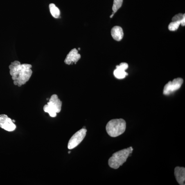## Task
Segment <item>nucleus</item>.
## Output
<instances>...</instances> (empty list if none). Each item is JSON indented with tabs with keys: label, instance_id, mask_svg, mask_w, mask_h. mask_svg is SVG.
Masks as SVG:
<instances>
[{
	"label": "nucleus",
	"instance_id": "obj_1",
	"mask_svg": "<svg viewBox=\"0 0 185 185\" xmlns=\"http://www.w3.org/2000/svg\"><path fill=\"white\" fill-rule=\"evenodd\" d=\"M31 64H24L17 66H9L10 74L14 85L20 87L29 80L32 74Z\"/></svg>",
	"mask_w": 185,
	"mask_h": 185
},
{
	"label": "nucleus",
	"instance_id": "obj_2",
	"mask_svg": "<svg viewBox=\"0 0 185 185\" xmlns=\"http://www.w3.org/2000/svg\"><path fill=\"white\" fill-rule=\"evenodd\" d=\"M133 149L132 147L123 149L115 152L108 160V165L111 168L117 169L126 162L127 158L132 153Z\"/></svg>",
	"mask_w": 185,
	"mask_h": 185
},
{
	"label": "nucleus",
	"instance_id": "obj_3",
	"mask_svg": "<svg viewBox=\"0 0 185 185\" xmlns=\"http://www.w3.org/2000/svg\"><path fill=\"white\" fill-rule=\"evenodd\" d=\"M126 123L123 119L111 120L107 123L106 130L112 137H116L123 134L125 130Z\"/></svg>",
	"mask_w": 185,
	"mask_h": 185
},
{
	"label": "nucleus",
	"instance_id": "obj_4",
	"mask_svg": "<svg viewBox=\"0 0 185 185\" xmlns=\"http://www.w3.org/2000/svg\"><path fill=\"white\" fill-rule=\"evenodd\" d=\"M87 132V129L82 128L73 134L68 142V148L72 150L78 146L85 138Z\"/></svg>",
	"mask_w": 185,
	"mask_h": 185
},
{
	"label": "nucleus",
	"instance_id": "obj_5",
	"mask_svg": "<svg viewBox=\"0 0 185 185\" xmlns=\"http://www.w3.org/2000/svg\"><path fill=\"white\" fill-rule=\"evenodd\" d=\"M183 83V80L181 78L174 79L172 81L169 82L165 86L163 93L164 95H169L180 88Z\"/></svg>",
	"mask_w": 185,
	"mask_h": 185
},
{
	"label": "nucleus",
	"instance_id": "obj_6",
	"mask_svg": "<svg viewBox=\"0 0 185 185\" xmlns=\"http://www.w3.org/2000/svg\"><path fill=\"white\" fill-rule=\"evenodd\" d=\"M0 127L9 132L13 131L16 129V125L11 119L6 115H0Z\"/></svg>",
	"mask_w": 185,
	"mask_h": 185
},
{
	"label": "nucleus",
	"instance_id": "obj_7",
	"mask_svg": "<svg viewBox=\"0 0 185 185\" xmlns=\"http://www.w3.org/2000/svg\"><path fill=\"white\" fill-rule=\"evenodd\" d=\"M81 55L78 53V52L76 48L72 49L68 54L64 60V63L68 65L73 63L76 64L81 58Z\"/></svg>",
	"mask_w": 185,
	"mask_h": 185
},
{
	"label": "nucleus",
	"instance_id": "obj_8",
	"mask_svg": "<svg viewBox=\"0 0 185 185\" xmlns=\"http://www.w3.org/2000/svg\"><path fill=\"white\" fill-rule=\"evenodd\" d=\"M49 101L47 103V105L57 113L60 112L62 109V103L58 96L56 94L52 95Z\"/></svg>",
	"mask_w": 185,
	"mask_h": 185
},
{
	"label": "nucleus",
	"instance_id": "obj_9",
	"mask_svg": "<svg viewBox=\"0 0 185 185\" xmlns=\"http://www.w3.org/2000/svg\"><path fill=\"white\" fill-rule=\"evenodd\" d=\"M128 68V65L126 63L122 62L119 65L116 66V69L114 72L115 77L118 79H123L128 75L125 71Z\"/></svg>",
	"mask_w": 185,
	"mask_h": 185
},
{
	"label": "nucleus",
	"instance_id": "obj_10",
	"mask_svg": "<svg viewBox=\"0 0 185 185\" xmlns=\"http://www.w3.org/2000/svg\"><path fill=\"white\" fill-rule=\"evenodd\" d=\"M175 175L177 182L180 185H185V168L177 167L175 169Z\"/></svg>",
	"mask_w": 185,
	"mask_h": 185
},
{
	"label": "nucleus",
	"instance_id": "obj_11",
	"mask_svg": "<svg viewBox=\"0 0 185 185\" xmlns=\"http://www.w3.org/2000/svg\"><path fill=\"white\" fill-rule=\"evenodd\" d=\"M111 35L115 40L117 41L121 40L124 35L123 28L118 26H114L111 29Z\"/></svg>",
	"mask_w": 185,
	"mask_h": 185
},
{
	"label": "nucleus",
	"instance_id": "obj_12",
	"mask_svg": "<svg viewBox=\"0 0 185 185\" xmlns=\"http://www.w3.org/2000/svg\"><path fill=\"white\" fill-rule=\"evenodd\" d=\"M49 8L51 15L54 18H57L60 15V11L58 7L54 3H51L49 5Z\"/></svg>",
	"mask_w": 185,
	"mask_h": 185
},
{
	"label": "nucleus",
	"instance_id": "obj_13",
	"mask_svg": "<svg viewBox=\"0 0 185 185\" xmlns=\"http://www.w3.org/2000/svg\"><path fill=\"white\" fill-rule=\"evenodd\" d=\"M123 0H114L112 8L113 15H114L119 9L121 7L123 4Z\"/></svg>",
	"mask_w": 185,
	"mask_h": 185
},
{
	"label": "nucleus",
	"instance_id": "obj_14",
	"mask_svg": "<svg viewBox=\"0 0 185 185\" xmlns=\"http://www.w3.org/2000/svg\"><path fill=\"white\" fill-rule=\"evenodd\" d=\"M43 110L45 112L48 113L52 117H55L57 116V113L47 104L44 106Z\"/></svg>",
	"mask_w": 185,
	"mask_h": 185
},
{
	"label": "nucleus",
	"instance_id": "obj_15",
	"mask_svg": "<svg viewBox=\"0 0 185 185\" xmlns=\"http://www.w3.org/2000/svg\"><path fill=\"white\" fill-rule=\"evenodd\" d=\"M180 24L181 23L180 21H172L169 25L168 29L170 31H175L178 28Z\"/></svg>",
	"mask_w": 185,
	"mask_h": 185
},
{
	"label": "nucleus",
	"instance_id": "obj_16",
	"mask_svg": "<svg viewBox=\"0 0 185 185\" xmlns=\"http://www.w3.org/2000/svg\"><path fill=\"white\" fill-rule=\"evenodd\" d=\"M184 15H185V14H184L181 13L178 14L172 18V21H180V22L184 18Z\"/></svg>",
	"mask_w": 185,
	"mask_h": 185
},
{
	"label": "nucleus",
	"instance_id": "obj_17",
	"mask_svg": "<svg viewBox=\"0 0 185 185\" xmlns=\"http://www.w3.org/2000/svg\"><path fill=\"white\" fill-rule=\"evenodd\" d=\"M20 62H19L18 61L16 60L14 61V62H12L11 63V64L13 66H17L19 65V64H20Z\"/></svg>",
	"mask_w": 185,
	"mask_h": 185
},
{
	"label": "nucleus",
	"instance_id": "obj_18",
	"mask_svg": "<svg viewBox=\"0 0 185 185\" xmlns=\"http://www.w3.org/2000/svg\"><path fill=\"white\" fill-rule=\"evenodd\" d=\"M181 24L182 26H185V15L184 16V18L180 21Z\"/></svg>",
	"mask_w": 185,
	"mask_h": 185
},
{
	"label": "nucleus",
	"instance_id": "obj_19",
	"mask_svg": "<svg viewBox=\"0 0 185 185\" xmlns=\"http://www.w3.org/2000/svg\"><path fill=\"white\" fill-rule=\"evenodd\" d=\"M12 120V121H13V123H15V120Z\"/></svg>",
	"mask_w": 185,
	"mask_h": 185
},
{
	"label": "nucleus",
	"instance_id": "obj_20",
	"mask_svg": "<svg viewBox=\"0 0 185 185\" xmlns=\"http://www.w3.org/2000/svg\"><path fill=\"white\" fill-rule=\"evenodd\" d=\"M83 128L85 129V127H83Z\"/></svg>",
	"mask_w": 185,
	"mask_h": 185
},
{
	"label": "nucleus",
	"instance_id": "obj_21",
	"mask_svg": "<svg viewBox=\"0 0 185 185\" xmlns=\"http://www.w3.org/2000/svg\"><path fill=\"white\" fill-rule=\"evenodd\" d=\"M70 152L71 151H69V152H68V153L70 154Z\"/></svg>",
	"mask_w": 185,
	"mask_h": 185
},
{
	"label": "nucleus",
	"instance_id": "obj_22",
	"mask_svg": "<svg viewBox=\"0 0 185 185\" xmlns=\"http://www.w3.org/2000/svg\"><path fill=\"white\" fill-rule=\"evenodd\" d=\"M79 49V50H80V48H79V49Z\"/></svg>",
	"mask_w": 185,
	"mask_h": 185
}]
</instances>
